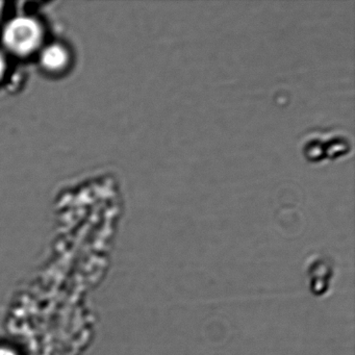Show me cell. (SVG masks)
Returning <instances> with one entry per match:
<instances>
[{"label": "cell", "mask_w": 355, "mask_h": 355, "mask_svg": "<svg viewBox=\"0 0 355 355\" xmlns=\"http://www.w3.org/2000/svg\"><path fill=\"white\" fill-rule=\"evenodd\" d=\"M40 28L34 20L28 18L14 20L5 33L6 44L20 55L34 51L40 43Z\"/></svg>", "instance_id": "cell-1"}, {"label": "cell", "mask_w": 355, "mask_h": 355, "mask_svg": "<svg viewBox=\"0 0 355 355\" xmlns=\"http://www.w3.org/2000/svg\"><path fill=\"white\" fill-rule=\"evenodd\" d=\"M42 62L49 69H59L67 62V53L60 46H51L45 49Z\"/></svg>", "instance_id": "cell-2"}, {"label": "cell", "mask_w": 355, "mask_h": 355, "mask_svg": "<svg viewBox=\"0 0 355 355\" xmlns=\"http://www.w3.org/2000/svg\"><path fill=\"white\" fill-rule=\"evenodd\" d=\"M0 355H15L12 351L8 349L0 348Z\"/></svg>", "instance_id": "cell-3"}, {"label": "cell", "mask_w": 355, "mask_h": 355, "mask_svg": "<svg viewBox=\"0 0 355 355\" xmlns=\"http://www.w3.org/2000/svg\"><path fill=\"white\" fill-rule=\"evenodd\" d=\"M3 70H5V63H3V57L0 55V76L3 74Z\"/></svg>", "instance_id": "cell-4"}, {"label": "cell", "mask_w": 355, "mask_h": 355, "mask_svg": "<svg viewBox=\"0 0 355 355\" xmlns=\"http://www.w3.org/2000/svg\"><path fill=\"white\" fill-rule=\"evenodd\" d=\"M1 7H3V3H0V11H1Z\"/></svg>", "instance_id": "cell-5"}]
</instances>
